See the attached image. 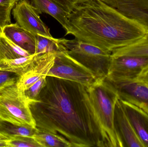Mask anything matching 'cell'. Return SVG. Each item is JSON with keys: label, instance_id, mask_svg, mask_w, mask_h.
Listing matches in <instances>:
<instances>
[{"label": "cell", "instance_id": "cell-30", "mask_svg": "<svg viewBox=\"0 0 148 147\" xmlns=\"http://www.w3.org/2000/svg\"><path fill=\"white\" fill-rule=\"evenodd\" d=\"M80 1V0H77V1Z\"/></svg>", "mask_w": 148, "mask_h": 147}, {"label": "cell", "instance_id": "cell-4", "mask_svg": "<svg viewBox=\"0 0 148 147\" xmlns=\"http://www.w3.org/2000/svg\"><path fill=\"white\" fill-rule=\"evenodd\" d=\"M31 103L16 83L0 89V121L36 128L30 109Z\"/></svg>", "mask_w": 148, "mask_h": 147}, {"label": "cell", "instance_id": "cell-23", "mask_svg": "<svg viewBox=\"0 0 148 147\" xmlns=\"http://www.w3.org/2000/svg\"><path fill=\"white\" fill-rule=\"evenodd\" d=\"M47 83V77H43L25 91V95L32 102L36 100Z\"/></svg>", "mask_w": 148, "mask_h": 147}, {"label": "cell", "instance_id": "cell-16", "mask_svg": "<svg viewBox=\"0 0 148 147\" xmlns=\"http://www.w3.org/2000/svg\"><path fill=\"white\" fill-rule=\"evenodd\" d=\"M37 55L34 54L27 57L0 60V70L14 72L21 76L30 68Z\"/></svg>", "mask_w": 148, "mask_h": 147}, {"label": "cell", "instance_id": "cell-17", "mask_svg": "<svg viewBox=\"0 0 148 147\" xmlns=\"http://www.w3.org/2000/svg\"><path fill=\"white\" fill-rule=\"evenodd\" d=\"M30 54L10 39L0 28V60L13 59Z\"/></svg>", "mask_w": 148, "mask_h": 147}, {"label": "cell", "instance_id": "cell-6", "mask_svg": "<svg viewBox=\"0 0 148 147\" xmlns=\"http://www.w3.org/2000/svg\"><path fill=\"white\" fill-rule=\"evenodd\" d=\"M47 76L89 86L98 79L90 70L71 57L66 51L56 53L53 65Z\"/></svg>", "mask_w": 148, "mask_h": 147}, {"label": "cell", "instance_id": "cell-24", "mask_svg": "<svg viewBox=\"0 0 148 147\" xmlns=\"http://www.w3.org/2000/svg\"><path fill=\"white\" fill-rule=\"evenodd\" d=\"M19 77L14 72L0 70V89L15 84Z\"/></svg>", "mask_w": 148, "mask_h": 147}, {"label": "cell", "instance_id": "cell-27", "mask_svg": "<svg viewBox=\"0 0 148 147\" xmlns=\"http://www.w3.org/2000/svg\"><path fill=\"white\" fill-rule=\"evenodd\" d=\"M19 1L20 0H0V6L13 9Z\"/></svg>", "mask_w": 148, "mask_h": 147}, {"label": "cell", "instance_id": "cell-20", "mask_svg": "<svg viewBox=\"0 0 148 147\" xmlns=\"http://www.w3.org/2000/svg\"><path fill=\"white\" fill-rule=\"evenodd\" d=\"M38 131L36 128L17 126L8 122L0 121V134L9 139L16 136L33 137Z\"/></svg>", "mask_w": 148, "mask_h": 147}, {"label": "cell", "instance_id": "cell-21", "mask_svg": "<svg viewBox=\"0 0 148 147\" xmlns=\"http://www.w3.org/2000/svg\"><path fill=\"white\" fill-rule=\"evenodd\" d=\"M33 138L41 147H72L66 139L51 133L38 130Z\"/></svg>", "mask_w": 148, "mask_h": 147}, {"label": "cell", "instance_id": "cell-1", "mask_svg": "<svg viewBox=\"0 0 148 147\" xmlns=\"http://www.w3.org/2000/svg\"><path fill=\"white\" fill-rule=\"evenodd\" d=\"M30 107L39 131L60 135L72 147H97L80 84L47 76L46 85Z\"/></svg>", "mask_w": 148, "mask_h": 147}, {"label": "cell", "instance_id": "cell-8", "mask_svg": "<svg viewBox=\"0 0 148 147\" xmlns=\"http://www.w3.org/2000/svg\"><path fill=\"white\" fill-rule=\"evenodd\" d=\"M12 13L16 22L25 30L35 35L53 37L49 28L28 0H20L13 8Z\"/></svg>", "mask_w": 148, "mask_h": 147}, {"label": "cell", "instance_id": "cell-7", "mask_svg": "<svg viewBox=\"0 0 148 147\" xmlns=\"http://www.w3.org/2000/svg\"><path fill=\"white\" fill-rule=\"evenodd\" d=\"M116 89L121 101L132 104L148 113V84L137 79L107 77Z\"/></svg>", "mask_w": 148, "mask_h": 147}, {"label": "cell", "instance_id": "cell-26", "mask_svg": "<svg viewBox=\"0 0 148 147\" xmlns=\"http://www.w3.org/2000/svg\"><path fill=\"white\" fill-rule=\"evenodd\" d=\"M61 5L64 9L71 13L76 7L77 0H54Z\"/></svg>", "mask_w": 148, "mask_h": 147}, {"label": "cell", "instance_id": "cell-13", "mask_svg": "<svg viewBox=\"0 0 148 147\" xmlns=\"http://www.w3.org/2000/svg\"><path fill=\"white\" fill-rule=\"evenodd\" d=\"M121 101L137 136L144 147H148V113L132 104Z\"/></svg>", "mask_w": 148, "mask_h": 147}, {"label": "cell", "instance_id": "cell-18", "mask_svg": "<svg viewBox=\"0 0 148 147\" xmlns=\"http://www.w3.org/2000/svg\"><path fill=\"white\" fill-rule=\"evenodd\" d=\"M36 48L35 54L40 55L47 53H57L66 51L62 43V39L47 37L40 35H36Z\"/></svg>", "mask_w": 148, "mask_h": 147}, {"label": "cell", "instance_id": "cell-19", "mask_svg": "<svg viewBox=\"0 0 148 147\" xmlns=\"http://www.w3.org/2000/svg\"><path fill=\"white\" fill-rule=\"evenodd\" d=\"M111 55L112 57L130 56L148 58V31L142 39L132 45L114 50Z\"/></svg>", "mask_w": 148, "mask_h": 147}, {"label": "cell", "instance_id": "cell-15", "mask_svg": "<svg viewBox=\"0 0 148 147\" xmlns=\"http://www.w3.org/2000/svg\"><path fill=\"white\" fill-rule=\"evenodd\" d=\"M31 3L39 14L46 13L54 18L66 31L68 35L70 27L69 19L70 13L54 0H31Z\"/></svg>", "mask_w": 148, "mask_h": 147}, {"label": "cell", "instance_id": "cell-9", "mask_svg": "<svg viewBox=\"0 0 148 147\" xmlns=\"http://www.w3.org/2000/svg\"><path fill=\"white\" fill-rule=\"evenodd\" d=\"M147 66V57L112 56V60L107 77L136 79L143 69Z\"/></svg>", "mask_w": 148, "mask_h": 147}, {"label": "cell", "instance_id": "cell-3", "mask_svg": "<svg viewBox=\"0 0 148 147\" xmlns=\"http://www.w3.org/2000/svg\"><path fill=\"white\" fill-rule=\"evenodd\" d=\"M80 85L93 124L97 147H123L115 127V107L119 98L116 89L106 79H98L89 86Z\"/></svg>", "mask_w": 148, "mask_h": 147}, {"label": "cell", "instance_id": "cell-5", "mask_svg": "<svg viewBox=\"0 0 148 147\" xmlns=\"http://www.w3.org/2000/svg\"><path fill=\"white\" fill-rule=\"evenodd\" d=\"M62 40L71 57L90 70L97 79L107 77L112 60L111 53L75 38Z\"/></svg>", "mask_w": 148, "mask_h": 147}, {"label": "cell", "instance_id": "cell-28", "mask_svg": "<svg viewBox=\"0 0 148 147\" xmlns=\"http://www.w3.org/2000/svg\"><path fill=\"white\" fill-rule=\"evenodd\" d=\"M137 79L148 84V66L143 69L137 78Z\"/></svg>", "mask_w": 148, "mask_h": 147}, {"label": "cell", "instance_id": "cell-14", "mask_svg": "<svg viewBox=\"0 0 148 147\" xmlns=\"http://www.w3.org/2000/svg\"><path fill=\"white\" fill-rule=\"evenodd\" d=\"M3 33L15 44L30 54H35L36 36L16 22L1 27Z\"/></svg>", "mask_w": 148, "mask_h": 147}, {"label": "cell", "instance_id": "cell-22", "mask_svg": "<svg viewBox=\"0 0 148 147\" xmlns=\"http://www.w3.org/2000/svg\"><path fill=\"white\" fill-rule=\"evenodd\" d=\"M8 147H41L33 137L16 136L7 140Z\"/></svg>", "mask_w": 148, "mask_h": 147}, {"label": "cell", "instance_id": "cell-2", "mask_svg": "<svg viewBox=\"0 0 148 147\" xmlns=\"http://www.w3.org/2000/svg\"><path fill=\"white\" fill-rule=\"evenodd\" d=\"M69 19L68 35L110 53L137 42L148 31L100 0L78 1Z\"/></svg>", "mask_w": 148, "mask_h": 147}, {"label": "cell", "instance_id": "cell-10", "mask_svg": "<svg viewBox=\"0 0 148 147\" xmlns=\"http://www.w3.org/2000/svg\"><path fill=\"white\" fill-rule=\"evenodd\" d=\"M56 53H47L37 55L27 71L19 77L16 83L21 92L25 93L41 78L47 77L53 65Z\"/></svg>", "mask_w": 148, "mask_h": 147}, {"label": "cell", "instance_id": "cell-25", "mask_svg": "<svg viewBox=\"0 0 148 147\" xmlns=\"http://www.w3.org/2000/svg\"><path fill=\"white\" fill-rule=\"evenodd\" d=\"M13 8L0 6V28L10 24L11 12Z\"/></svg>", "mask_w": 148, "mask_h": 147}, {"label": "cell", "instance_id": "cell-12", "mask_svg": "<svg viewBox=\"0 0 148 147\" xmlns=\"http://www.w3.org/2000/svg\"><path fill=\"white\" fill-rule=\"evenodd\" d=\"M148 28V0H100Z\"/></svg>", "mask_w": 148, "mask_h": 147}, {"label": "cell", "instance_id": "cell-11", "mask_svg": "<svg viewBox=\"0 0 148 147\" xmlns=\"http://www.w3.org/2000/svg\"><path fill=\"white\" fill-rule=\"evenodd\" d=\"M114 124L123 147H144L137 136L119 98L115 107Z\"/></svg>", "mask_w": 148, "mask_h": 147}, {"label": "cell", "instance_id": "cell-29", "mask_svg": "<svg viewBox=\"0 0 148 147\" xmlns=\"http://www.w3.org/2000/svg\"><path fill=\"white\" fill-rule=\"evenodd\" d=\"M8 138H7L6 136L0 134V141H1L7 140H8Z\"/></svg>", "mask_w": 148, "mask_h": 147}]
</instances>
